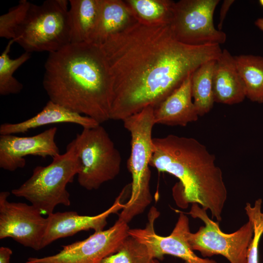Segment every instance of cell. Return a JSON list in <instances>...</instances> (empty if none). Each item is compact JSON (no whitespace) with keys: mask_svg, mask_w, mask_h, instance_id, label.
Returning a JSON list of instances; mask_svg holds the SVG:
<instances>
[{"mask_svg":"<svg viewBox=\"0 0 263 263\" xmlns=\"http://www.w3.org/2000/svg\"><path fill=\"white\" fill-rule=\"evenodd\" d=\"M98 45L111 84L110 119L122 121L147 107H156L222 52L219 44L192 46L179 41L169 24L137 21Z\"/></svg>","mask_w":263,"mask_h":263,"instance_id":"6da1fadb","label":"cell"},{"mask_svg":"<svg viewBox=\"0 0 263 263\" xmlns=\"http://www.w3.org/2000/svg\"><path fill=\"white\" fill-rule=\"evenodd\" d=\"M43 86L49 100L101 124L110 119L111 88L98 45L70 43L49 53Z\"/></svg>","mask_w":263,"mask_h":263,"instance_id":"7a4b0ae2","label":"cell"},{"mask_svg":"<svg viewBox=\"0 0 263 263\" xmlns=\"http://www.w3.org/2000/svg\"><path fill=\"white\" fill-rule=\"evenodd\" d=\"M152 142L150 166L179 180L173 188L177 204L186 207L197 204L220 222L227 192L214 155L191 137L169 134L153 138Z\"/></svg>","mask_w":263,"mask_h":263,"instance_id":"3957f363","label":"cell"},{"mask_svg":"<svg viewBox=\"0 0 263 263\" xmlns=\"http://www.w3.org/2000/svg\"><path fill=\"white\" fill-rule=\"evenodd\" d=\"M154 108L148 106L123 120L131 135V151L127 168L132 178L131 196L118 220L128 223L151 203L150 161L153 150L152 131L155 124Z\"/></svg>","mask_w":263,"mask_h":263,"instance_id":"277c9868","label":"cell"},{"mask_svg":"<svg viewBox=\"0 0 263 263\" xmlns=\"http://www.w3.org/2000/svg\"><path fill=\"white\" fill-rule=\"evenodd\" d=\"M47 166H38L31 176L17 188L12 190L17 197L29 201L42 215L53 213L58 205L69 206L70 194L66 189L73 182L79 167L74 146L71 142L66 151L52 158Z\"/></svg>","mask_w":263,"mask_h":263,"instance_id":"5b68a950","label":"cell"},{"mask_svg":"<svg viewBox=\"0 0 263 263\" xmlns=\"http://www.w3.org/2000/svg\"><path fill=\"white\" fill-rule=\"evenodd\" d=\"M68 3L66 0L31 3L15 42L30 53L55 52L71 43Z\"/></svg>","mask_w":263,"mask_h":263,"instance_id":"8992f818","label":"cell"},{"mask_svg":"<svg viewBox=\"0 0 263 263\" xmlns=\"http://www.w3.org/2000/svg\"><path fill=\"white\" fill-rule=\"evenodd\" d=\"M79 170V184L88 190L97 189L114 179L121 169V156L109 133L101 125L83 128L71 142Z\"/></svg>","mask_w":263,"mask_h":263,"instance_id":"52a82bcc","label":"cell"},{"mask_svg":"<svg viewBox=\"0 0 263 263\" xmlns=\"http://www.w3.org/2000/svg\"><path fill=\"white\" fill-rule=\"evenodd\" d=\"M203 221L204 226L195 233L189 231L187 240L193 251H198L205 257L220 255L230 263H247V251L253 235V226L248 220L231 233L223 232L218 222L209 218L207 210L197 204H192L190 210L185 213Z\"/></svg>","mask_w":263,"mask_h":263,"instance_id":"ba28073f","label":"cell"},{"mask_svg":"<svg viewBox=\"0 0 263 263\" xmlns=\"http://www.w3.org/2000/svg\"><path fill=\"white\" fill-rule=\"evenodd\" d=\"M219 0H180L174 1L169 24L177 40L185 44L202 46L224 43L225 32L213 23L215 9Z\"/></svg>","mask_w":263,"mask_h":263,"instance_id":"9c48e42d","label":"cell"},{"mask_svg":"<svg viewBox=\"0 0 263 263\" xmlns=\"http://www.w3.org/2000/svg\"><path fill=\"white\" fill-rule=\"evenodd\" d=\"M128 223L117 220L107 230L94 231L87 239L62 246L56 254L29 257L26 263H99L115 253L129 235Z\"/></svg>","mask_w":263,"mask_h":263,"instance_id":"30bf717a","label":"cell"},{"mask_svg":"<svg viewBox=\"0 0 263 263\" xmlns=\"http://www.w3.org/2000/svg\"><path fill=\"white\" fill-rule=\"evenodd\" d=\"M8 191L0 193V239L11 238L35 250L42 249L47 219L33 205L7 200Z\"/></svg>","mask_w":263,"mask_h":263,"instance_id":"8fae6325","label":"cell"},{"mask_svg":"<svg viewBox=\"0 0 263 263\" xmlns=\"http://www.w3.org/2000/svg\"><path fill=\"white\" fill-rule=\"evenodd\" d=\"M179 212L177 222L168 236H160L155 232L154 224L159 213L154 207L149 212L146 227L129 229V234L144 244L155 259L162 260L164 255H169L187 263H217L214 260L198 257L191 249L187 238V233L190 231L189 220L184 212Z\"/></svg>","mask_w":263,"mask_h":263,"instance_id":"7c38bea8","label":"cell"},{"mask_svg":"<svg viewBox=\"0 0 263 263\" xmlns=\"http://www.w3.org/2000/svg\"><path fill=\"white\" fill-rule=\"evenodd\" d=\"M56 127L51 128L31 136L0 135V168L14 171L26 165L28 155L52 158L59 154L55 142Z\"/></svg>","mask_w":263,"mask_h":263,"instance_id":"4fadbf2b","label":"cell"},{"mask_svg":"<svg viewBox=\"0 0 263 263\" xmlns=\"http://www.w3.org/2000/svg\"><path fill=\"white\" fill-rule=\"evenodd\" d=\"M131 184L127 185L116 198L113 204L104 212L94 216L79 215L75 211L53 213L47 217V225L42 240V248L56 240L73 236L81 231L103 230L108 217L124 208L122 201L131 194Z\"/></svg>","mask_w":263,"mask_h":263,"instance_id":"5bb4252c","label":"cell"},{"mask_svg":"<svg viewBox=\"0 0 263 263\" xmlns=\"http://www.w3.org/2000/svg\"><path fill=\"white\" fill-rule=\"evenodd\" d=\"M64 123L77 124L83 128H94L100 125L90 117L49 100L42 110L31 118L19 123L1 124L0 134L25 133L44 125Z\"/></svg>","mask_w":263,"mask_h":263,"instance_id":"9a60e30c","label":"cell"},{"mask_svg":"<svg viewBox=\"0 0 263 263\" xmlns=\"http://www.w3.org/2000/svg\"><path fill=\"white\" fill-rule=\"evenodd\" d=\"M191 75L181 86L154 108L155 124L186 126L198 119L191 92Z\"/></svg>","mask_w":263,"mask_h":263,"instance_id":"2e32d148","label":"cell"},{"mask_svg":"<svg viewBox=\"0 0 263 263\" xmlns=\"http://www.w3.org/2000/svg\"><path fill=\"white\" fill-rule=\"evenodd\" d=\"M213 93L215 102L227 105L241 103L246 97L234 56L225 49L216 59Z\"/></svg>","mask_w":263,"mask_h":263,"instance_id":"e0dca14e","label":"cell"},{"mask_svg":"<svg viewBox=\"0 0 263 263\" xmlns=\"http://www.w3.org/2000/svg\"><path fill=\"white\" fill-rule=\"evenodd\" d=\"M137 21L124 0H100L97 23L90 43H103Z\"/></svg>","mask_w":263,"mask_h":263,"instance_id":"ac0fdd59","label":"cell"},{"mask_svg":"<svg viewBox=\"0 0 263 263\" xmlns=\"http://www.w3.org/2000/svg\"><path fill=\"white\" fill-rule=\"evenodd\" d=\"M71 43H90L97 23L100 0H70Z\"/></svg>","mask_w":263,"mask_h":263,"instance_id":"d6986e66","label":"cell"},{"mask_svg":"<svg viewBox=\"0 0 263 263\" xmlns=\"http://www.w3.org/2000/svg\"><path fill=\"white\" fill-rule=\"evenodd\" d=\"M245 96L251 101L263 103V57L252 55L234 56Z\"/></svg>","mask_w":263,"mask_h":263,"instance_id":"ffe728a7","label":"cell"},{"mask_svg":"<svg viewBox=\"0 0 263 263\" xmlns=\"http://www.w3.org/2000/svg\"><path fill=\"white\" fill-rule=\"evenodd\" d=\"M216 59L209 60L199 67L191 75L193 103L199 116H203L212 108L213 75Z\"/></svg>","mask_w":263,"mask_h":263,"instance_id":"44dd1931","label":"cell"},{"mask_svg":"<svg viewBox=\"0 0 263 263\" xmlns=\"http://www.w3.org/2000/svg\"><path fill=\"white\" fill-rule=\"evenodd\" d=\"M136 20L148 25L169 24L174 1L171 0H124Z\"/></svg>","mask_w":263,"mask_h":263,"instance_id":"7402d4cb","label":"cell"},{"mask_svg":"<svg viewBox=\"0 0 263 263\" xmlns=\"http://www.w3.org/2000/svg\"><path fill=\"white\" fill-rule=\"evenodd\" d=\"M14 39L10 40L0 56V94L8 95L19 93L23 86L13 76L15 72L31 57V53L25 52L18 57L12 59L9 53Z\"/></svg>","mask_w":263,"mask_h":263,"instance_id":"603a6c76","label":"cell"},{"mask_svg":"<svg viewBox=\"0 0 263 263\" xmlns=\"http://www.w3.org/2000/svg\"><path fill=\"white\" fill-rule=\"evenodd\" d=\"M99 263H160L151 256L143 243L129 235L118 250L102 260Z\"/></svg>","mask_w":263,"mask_h":263,"instance_id":"cb8c5ba5","label":"cell"},{"mask_svg":"<svg viewBox=\"0 0 263 263\" xmlns=\"http://www.w3.org/2000/svg\"><path fill=\"white\" fill-rule=\"evenodd\" d=\"M31 2L21 0L0 17V37L9 39L15 38L16 33L24 21Z\"/></svg>","mask_w":263,"mask_h":263,"instance_id":"d4e9b609","label":"cell"},{"mask_svg":"<svg viewBox=\"0 0 263 263\" xmlns=\"http://www.w3.org/2000/svg\"><path fill=\"white\" fill-rule=\"evenodd\" d=\"M262 203L255 202L253 206L250 204L244 207L245 213L253 226V235L249 246L247 255V263H259V245L263 235V212Z\"/></svg>","mask_w":263,"mask_h":263,"instance_id":"484cf974","label":"cell"},{"mask_svg":"<svg viewBox=\"0 0 263 263\" xmlns=\"http://www.w3.org/2000/svg\"><path fill=\"white\" fill-rule=\"evenodd\" d=\"M234 1V0H225L223 1L220 13V21L218 24L219 30L221 31L227 12Z\"/></svg>","mask_w":263,"mask_h":263,"instance_id":"4316f807","label":"cell"},{"mask_svg":"<svg viewBox=\"0 0 263 263\" xmlns=\"http://www.w3.org/2000/svg\"><path fill=\"white\" fill-rule=\"evenodd\" d=\"M12 254V250L7 247H0V263H10L11 256Z\"/></svg>","mask_w":263,"mask_h":263,"instance_id":"83f0119b","label":"cell"},{"mask_svg":"<svg viewBox=\"0 0 263 263\" xmlns=\"http://www.w3.org/2000/svg\"><path fill=\"white\" fill-rule=\"evenodd\" d=\"M255 25L259 28L261 30L263 31V18H261L258 19L255 21Z\"/></svg>","mask_w":263,"mask_h":263,"instance_id":"f1b7e54d","label":"cell"},{"mask_svg":"<svg viewBox=\"0 0 263 263\" xmlns=\"http://www.w3.org/2000/svg\"><path fill=\"white\" fill-rule=\"evenodd\" d=\"M259 3L261 4V5L263 7V0H260Z\"/></svg>","mask_w":263,"mask_h":263,"instance_id":"f546056e","label":"cell"},{"mask_svg":"<svg viewBox=\"0 0 263 263\" xmlns=\"http://www.w3.org/2000/svg\"></svg>","mask_w":263,"mask_h":263,"instance_id":"4dcf8cb0","label":"cell"}]
</instances>
